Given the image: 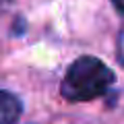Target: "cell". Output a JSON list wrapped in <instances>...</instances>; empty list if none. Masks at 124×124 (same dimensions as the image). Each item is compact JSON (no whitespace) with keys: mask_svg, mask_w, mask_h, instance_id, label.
<instances>
[{"mask_svg":"<svg viewBox=\"0 0 124 124\" xmlns=\"http://www.w3.org/2000/svg\"><path fill=\"white\" fill-rule=\"evenodd\" d=\"M114 85V72L95 56H81L72 62L62 79L60 93L68 101H89L101 97Z\"/></svg>","mask_w":124,"mask_h":124,"instance_id":"obj_1","label":"cell"},{"mask_svg":"<svg viewBox=\"0 0 124 124\" xmlns=\"http://www.w3.org/2000/svg\"><path fill=\"white\" fill-rule=\"evenodd\" d=\"M23 112L19 97L10 91L0 89V124H15Z\"/></svg>","mask_w":124,"mask_h":124,"instance_id":"obj_2","label":"cell"},{"mask_svg":"<svg viewBox=\"0 0 124 124\" xmlns=\"http://www.w3.org/2000/svg\"><path fill=\"white\" fill-rule=\"evenodd\" d=\"M112 2H114V4H116V8H118L120 13L124 15V0H112Z\"/></svg>","mask_w":124,"mask_h":124,"instance_id":"obj_3","label":"cell"}]
</instances>
